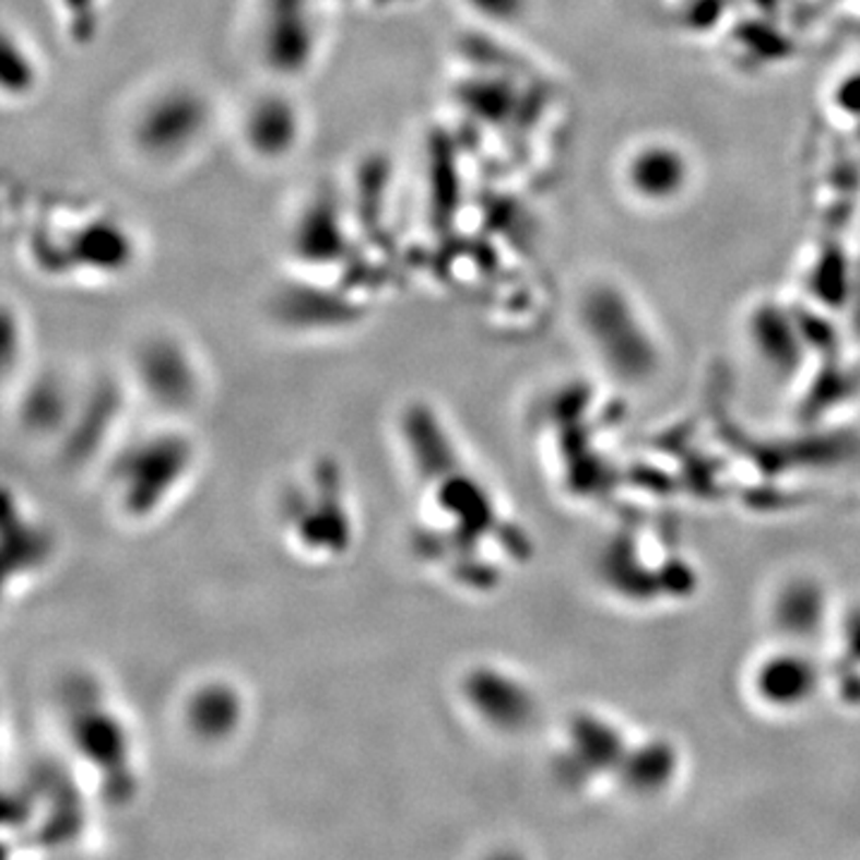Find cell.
<instances>
[{"label":"cell","mask_w":860,"mask_h":860,"mask_svg":"<svg viewBox=\"0 0 860 860\" xmlns=\"http://www.w3.org/2000/svg\"><path fill=\"white\" fill-rule=\"evenodd\" d=\"M92 793L80 773L72 767L38 765L34 773L20 777L17 787L8 791L5 832L15 829L17 839L34 846L72 844L84 832V799Z\"/></svg>","instance_id":"cell-5"},{"label":"cell","mask_w":860,"mask_h":860,"mask_svg":"<svg viewBox=\"0 0 860 860\" xmlns=\"http://www.w3.org/2000/svg\"><path fill=\"white\" fill-rule=\"evenodd\" d=\"M483 15L495 20H515L521 15L526 0H471Z\"/></svg>","instance_id":"cell-11"},{"label":"cell","mask_w":860,"mask_h":860,"mask_svg":"<svg viewBox=\"0 0 860 860\" xmlns=\"http://www.w3.org/2000/svg\"><path fill=\"white\" fill-rule=\"evenodd\" d=\"M400 443L414 483L412 545L419 562L449 586L485 588L495 579L485 552L503 541L505 523L491 485L428 404L402 414Z\"/></svg>","instance_id":"cell-1"},{"label":"cell","mask_w":860,"mask_h":860,"mask_svg":"<svg viewBox=\"0 0 860 860\" xmlns=\"http://www.w3.org/2000/svg\"><path fill=\"white\" fill-rule=\"evenodd\" d=\"M199 467V447L179 426H158L125 443L110 459L108 491L130 523H151L182 495Z\"/></svg>","instance_id":"cell-4"},{"label":"cell","mask_w":860,"mask_h":860,"mask_svg":"<svg viewBox=\"0 0 860 860\" xmlns=\"http://www.w3.org/2000/svg\"><path fill=\"white\" fill-rule=\"evenodd\" d=\"M278 526L294 557L335 564L350 555L358 523L342 464L320 457L285 483L278 497Z\"/></svg>","instance_id":"cell-3"},{"label":"cell","mask_w":860,"mask_h":860,"mask_svg":"<svg viewBox=\"0 0 860 860\" xmlns=\"http://www.w3.org/2000/svg\"><path fill=\"white\" fill-rule=\"evenodd\" d=\"M62 729L70 763L94 796L127 803L139 789L134 727L94 679L74 676L62 686Z\"/></svg>","instance_id":"cell-2"},{"label":"cell","mask_w":860,"mask_h":860,"mask_svg":"<svg viewBox=\"0 0 860 860\" xmlns=\"http://www.w3.org/2000/svg\"><path fill=\"white\" fill-rule=\"evenodd\" d=\"M56 557V535L22 499L5 497V581H27Z\"/></svg>","instance_id":"cell-9"},{"label":"cell","mask_w":860,"mask_h":860,"mask_svg":"<svg viewBox=\"0 0 860 860\" xmlns=\"http://www.w3.org/2000/svg\"><path fill=\"white\" fill-rule=\"evenodd\" d=\"M753 693L769 710H799L817 693L820 674L805 655L796 650L773 652L757 662Z\"/></svg>","instance_id":"cell-10"},{"label":"cell","mask_w":860,"mask_h":860,"mask_svg":"<svg viewBox=\"0 0 860 860\" xmlns=\"http://www.w3.org/2000/svg\"><path fill=\"white\" fill-rule=\"evenodd\" d=\"M624 185L628 195L648 207H667L686 195L691 187V158L684 149L655 139L636 146L624 161Z\"/></svg>","instance_id":"cell-8"},{"label":"cell","mask_w":860,"mask_h":860,"mask_svg":"<svg viewBox=\"0 0 860 860\" xmlns=\"http://www.w3.org/2000/svg\"><path fill=\"white\" fill-rule=\"evenodd\" d=\"M179 722L197 746H227L249 724V698L227 676H207L179 703Z\"/></svg>","instance_id":"cell-7"},{"label":"cell","mask_w":860,"mask_h":860,"mask_svg":"<svg viewBox=\"0 0 860 860\" xmlns=\"http://www.w3.org/2000/svg\"><path fill=\"white\" fill-rule=\"evenodd\" d=\"M459 705L481 729L497 737H519L531 729L538 698L533 688L509 667L476 662L457 682Z\"/></svg>","instance_id":"cell-6"}]
</instances>
